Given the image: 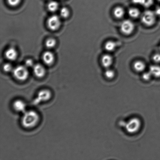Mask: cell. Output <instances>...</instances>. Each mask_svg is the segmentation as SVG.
<instances>
[{"instance_id": "6da1fadb", "label": "cell", "mask_w": 160, "mask_h": 160, "mask_svg": "<svg viewBox=\"0 0 160 160\" xmlns=\"http://www.w3.org/2000/svg\"><path fill=\"white\" fill-rule=\"evenodd\" d=\"M39 120L40 117L38 113L35 111L30 110L23 113L21 122L22 125L24 128H31L35 127Z\"/></svg>"}, {"instance_id": "7a4b0ae2", "label": "cell", "mask_w": 160, "mask_h": 160, "mask_svg": "<svg viewBox=\"0 0 160 160\" xmlns=\"http://www.w3.org/2000/svg\"><path fill=\"white\" fill-rule=\"evenodd\" d=\"M142 122L140 119L137 117H133L125 122V130L130 134H134L138 132L142 127Z\"/></svg>"}, {"instance_id": "3957f363", "label": "cell", "mask_w": 160, "mask_h": 160, "mask_svg": "<svg viewBox=\"0 0 160 160\" xmlns=\"http://www.w3.org/2000/svg\"><path fill=\"white\" fill-rule=\"evenodd\" d=\"M14 77L20 81H24L29 76V71L25 66L19 65L14 68L12 71Z\"/></svg>"}, {"instance_id": "277c9868", "label": "cell", "mask_w": 160, "mask_h": 160, "mask_svg": "<svg viewBox=\"0 0 160 160\" xmlns=\"http://www.w3.org/2000/svg\"><path fill=\"white\" fill-rule=\"evenodd\" d=\"M156 14L153 11L146 10L141 16V20L146 26H152L156 23Z\"/></svg>"}, {"instance_id": "5b68a950", "label": "cell", "mask_w": 160, "mask_h": 160, "mask_svg": "<svg viewBox=\"0 0 160 160\" xmlns=\"http://www.w3.org/2000/svg\"><path fill=\"white\" fill-rule=\"evenodd\" d=\"M51 91L47 89H42L38 93L37 97L33 102V104H38L42 102L48 101L51 98Z\"/></svg>"}, {"instance_id": "8992f818", "label": "cell", "mask_w": 160, "mask_h": 160, "mask_svg": "<svg viewBox=\"0 0 160 160\" xmlns=\"http://www.w3.org/2000/svg\"><path fill=\"white\" fill-rule=\"evenodd\" d=\"M120 29L121 32L125 35H130L132 34L135 29V25L131 20H124L121 23Z\"/></svg>"}, {"instance_id": "52a82bcc", "label": "cell", "mask_w": 160, "mask_h": 160, "mask_svg": "<svg viewBox=\"0 0 160 160\" xmlns=\"http://www.w3.org/2000/svg\"><path fill=\"white\" fill-rule=\"evenodd\" d=\"M61 24L60 17L56 15L51 16L48 19L47 21L48 27L52 31H55L58 29Z\"/></svg>"}, {"instance_id": "ba28073f", "label": "cell", "mask_w": 160, "mask_h": 160, "mask_svg": "<svg viewBox=\"0 0 160 160\" xmlns=\"http://www.w3.org/2000/svg\"><path fill=\"white\" fill-rule=\"evenodd\" d=\"M34 75L38 78H42L45 76L46 70L44 67L40 64H36L33 67Z\"/></svg>"}, {"instance_id": "9c48e42d", "label": "cell", "mask_w": 160, "mask_h": 160, "mask_svg": "<svg viewBox=\"0 0 160 160\" xmlns=\"http://www.w3.org/2000/svg\"><path fill=\"white\" fill-rule=\"evenodd\" d=\"M13 108L17 112H26V105L24 102L21 100H17L14 102Z\"/></svg>"}, {"instance_id": "30bf717a", "label": "cell", "mask_w": 160, "mask_h": 160, "mask_svg": "<svg viewBox=\"0 0 160 160\" xmlns=\"http://www.w3.org/2000/svg\"><path fill=\"white\" fill-rule=\"evenodd\" d=\"M101 63L103 67L106 69L110 67L113 63V58L110 55L105 54L101 58Z\"/></svg>"}, {"instance_id": "8fae6325", "label": "cell", "mask_w": 160, "mask_h": 160, "mask_svg": "<svg viewBox=\"0 0 160 160\" xmlns=\"http://www.w3.org/2000/svg\"><path fill=\"white\" fill-rule=\"evenodd\" d=\"M54 56L51 51H46L43 53L42 59L43 62L47 65H50L53 63L54 60Z\"/></svg>"}, {"instance_id": "7c38bea8", "label": "cell", "mask_w": 160, "mask_h": 160, "mask_svg": "<svg viewBox=\"0 0 160 160\" xmlns=\"http://www.w3.org/2000/svg\"><path fill=\"white\" fill-rule=\"evenodd\" d=\"M6 58L10 61L15 60L16 59L18 53L16 50L13 48H10L6 50L5 53Z\"/></svg>"}, {"instance_id": "4fadbf2b", "label": "cell", "mask_w": 160, "mask_h": 160, "mask_svg": "<svg viewBox=\"0 0 160 160\" xmlns=\"http://www.w3.org/2000/svg\"><path fill=\"white\" fill-rule=\"evenodd\" d=\"M133 68L136 72H142L145 70L146 65L143 62L141 61H136L133 64Z\"/></svg>"}, {"instance_id": "5bb4252c", "label": "cell", "mask_w": 160, "mask_h": 160, "mask_svg": "<svg viewBox=\"0 0 160 160\" xmlns=\"http://www.w3.org/2000/svg\"><path fill=\"white\" fill-rule=\"evenodd\" d=\"M114 16L118 19H121L124 17L125 14L124 9L121 6H117L114 8L113 12Z\"/></svg>"}, {"instance_id": "9a60e30c", "label": "cell", "mask_w": 160, "mask_h": 160, "mask_svg": "<svg viewBox=\"0 0 160 160\" xmlns=\"http://www.w3.org/2000/svg\"><path fill=\"white\" fill-rule=\"evenodd\" d=\"M152 76L156 78H160V66L152 65L150 67L149 70Z\"/></svg>"}, {"instance_id": "2e32d148", "label": "cell", "mask_w": 160, "mask_h": 160, "mask_svg": "<svg viewBox=\"0 0 160 160\" xmlns=\"http://www.w3.org/2000/svg\"><path fill=\"white\" fill-rule=\"evenodd\" d=\"M117 44L115 42L112 41H108L105 43L104 48L108 52H112L115 50Z\"/></svg>"}, {"instance_id": "e0dca14e", "label": "cell", "mask_w": 160, "mask_h": 160, "mask_svg": "<svg viewBox=\"0 0 160 160\" xmlns=\"http://www.w3.org/2000/svg\"><path fill=\"white\" fill-rule=\"evenodd\" d=\"M128 14L131 18H136L140 16L141 13L140 11L137 8H132L128 10Z\"/></svg>"}, {"instance_id": "ac0fdd59", "label": "cell", "mask_w": 160, "mask_h": 160, "mask_svg": "<svg viewBox=\"0 0 160 160\" xmlns=\"http://www.w3.org/2000/svg\"><path fill=\"white\" fill-rule=\"evenodd\" d=\"M48 10L51 12H55L59 8L58 3L56 1H52L48 3Z\"/></svg>"}, {"instance_id": "d6986e66", "label": "cell", "mask_w": 160, "mask_h": 160, "mask_svg": "<svg viewBox=\"0 0 160 160\" xmlns=\"http://www.w3.org/2000/svg\"><path fill=\"white\" fill-rule=\"evenodd\" d=\"M104 75L107 79H112L115 76V72L113 70L107 68L105 72Z\"/></svg>"}, {"instance_id": "ffe728a7", "label": "cell", "mask_w": 160, "mask_h": 160, "mask_svg": "<svg viewBox=\"0 0 160 160\" xmlns=\"http://www.w3.org/2000/svg\"><path fill=\"white\" fill-rule=\"evenodd\" d=\"M56 45V41L53 38H48L45 42V45L48 48H52L55 46Z\"/></svg>"}, {"instance_id": "44dd1931", "label": "cell", "mask_w": 160, "mask_h": 160, "mask_svg": "<svg viewBox=\"0 0 160 160\" xmlns=\"http://www.w3.org/2000/svg\"><path fill=\"white\" fill-rule=\"evenodd\" d=\"M69 10L66 7L62 8L60 10V15L63 18H67L69 15Z\"/></svg>"}, {"instance_id": "7402d4cb", "label": "cell", "mask_w": 160, "mask_h": 160, "mask_svg": "<svg viewBox=\"0 0 160 160\" xmlns=\"http://www.w3.org/2000/svg\"><path fill=\"white\" fill-rule=\"evenodd\" d=\"M154 2L153 0H141L140 5L144 7L148 8L152 5Z\"/></svg>"}, {"instance_id": "603a6c76", "label": "cell", "mask_w": 160, "mask_h": 160, "mask_svg": "<svg viewBox=\"0 0 160 160\" xmlns=\"http://www.w3.org/2000/svg\"><path fill=\"white\" fill-rule=\"evenodd\" d=\"M152 77L153 76L149 71L144 72L142 73V79L145 81H149V80L151 79Z\"/></svg>"}, {"instance_id": "cb8c5ba5", "label": "cell", "mask_w": 160, "mask_h": 160, "mask_svg": "<svg viewBox=\"0 0 160 160\" xmlns=\"http://www.w3.org/2000/svg\"><path fill=\"white\" fill-rule=\"evenodd\" d=\"M3 68L4 71L7 72H12L14 68H12V65L9 63L5 64L4 66H3Z\"/></svg>"}, {"instance_id": "d4e9b609", "label": "cell", "mask_w": 160, "mask_h": 160, "mask_svg": "<svg viewBox=\"0 0 160 160\" xmlns=\"http://www.w3.org/2000/svg\"><path fill=\"white\" fill-rule=\"evenodd\" d=\"M21 0H7L8 4L12 6H16L20 4Z\"/></svg>"}, {"instance_id": "484cf974", "label": "cell", "mask_w": 160, "mask_h": 160, "mask_svg": "<svg viewBox=\"0 0 160 160\" xmlns=\"http://www.w3.org/2000/svg\"><path fill=\"white\" fill-rule=\"evenodd\" d=\"M153 62L156 63H160V53H157L153 55L152 57Z\"/></svg>"}, {"instance_id": "4316f807", "label": "cell", "mask_w": 160, "mask_h": 160, "mask_svg": "<svg viewBox=\"0 0 160 160\" xmlns=\"http://www.w3.org/2000/svg\"><path fill=\"white\" fill-rule=\"evenodd\" d=\"M25 66L27 68H31V67H33L34 66V62L32 59H28L26 60L25 62Z\"/></svg>"}, {"instance_id": "83f0119b", "label": "cell", "mask_w": 160, "mask_h": 160, "mask_svg": "<svg viewBox=\"0 0 160 160\" xmlns=\"http://www.w3.org/2000/svg\"><path fill=\"white\" fill-rule=\"evenodd\" d=\"M155 14H156V16H160V6L156 8L155 11H154Z\"/></svg>"}, {"instance_id": "f1b7e54d", "label": "cell", "mask_w": 160, "mask_h": 160, "mask_svg": "<svg viewBox=\"0 0 160 160\" xmlns=\"http://www.w3.org/2000/svg\"><path fill=\"white\" fill-rule=\"evenodd\" d=\"M132 1L134 4L138 5L140 4L141 0H132Z\"/></svg>"}, {"instance_id": "f546056e", "label": "cell", "mask_w": 160, "mask_h": 160, "mask_svg": "<svg viewBox=\"0 0 160 160\" xmlns=\"http://www.w3.org/2000/svg\"><path fill=\"white\" fill-rule=\"evenodd\" d=\"M158 1L160 2V0H158Z\"/></svg>"}, {"instance_id": "4dcf8cb0", "label": "cell", "mask_w": 160, "mask_h": 160, "mask_svg": "<svg viewBox=\"0 0 160 160\" xmlns=\"http://www.w3.org/2000/svg\"></svg>"}]
</instances>
